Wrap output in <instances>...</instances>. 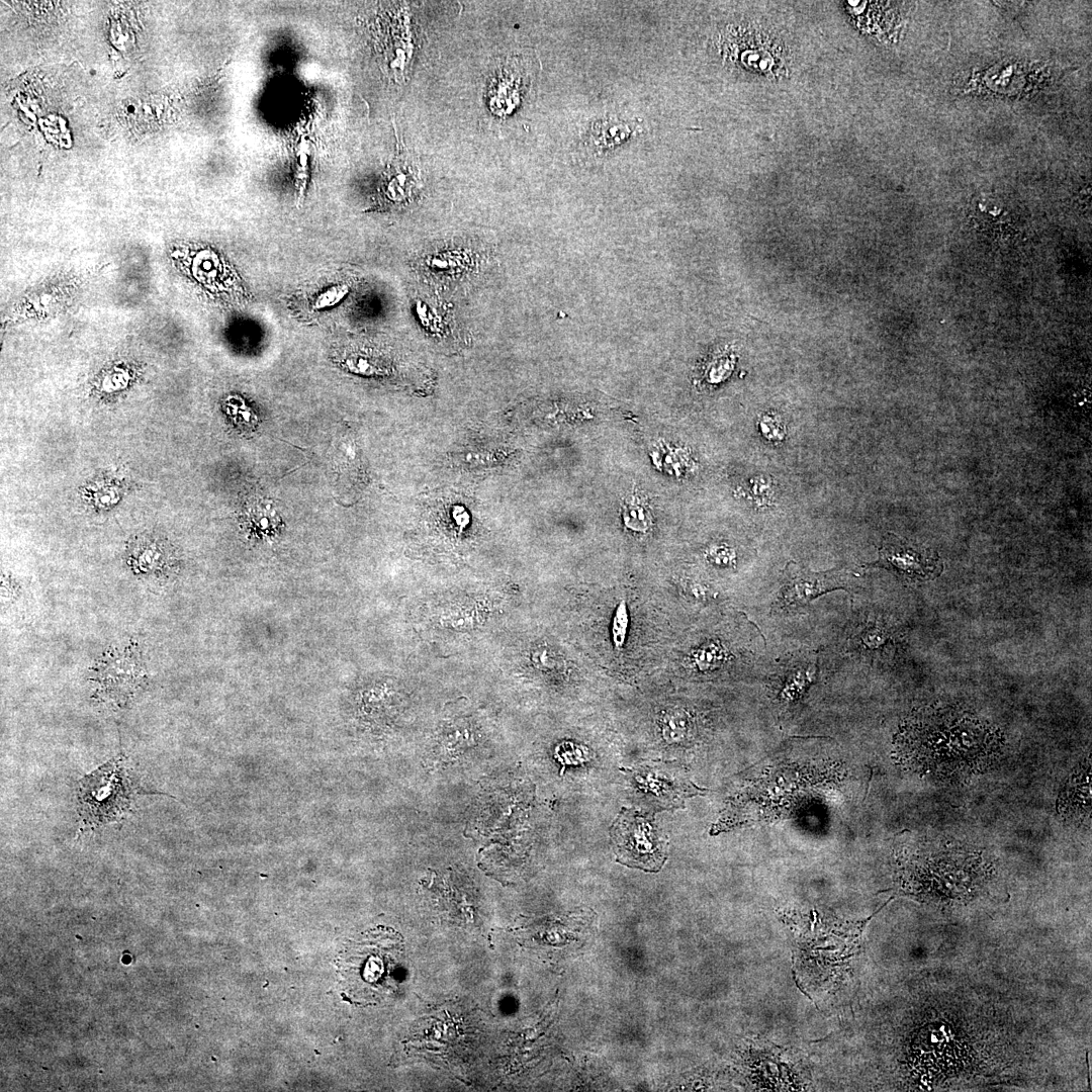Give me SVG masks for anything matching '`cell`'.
Returning a JSON list of instances; mask_svg holds the SVG:
<instances>
[{
  "label": "cell",
  "instance_id": "6da1fadb",
  "mask_svg": "<svg viewBox=\"0 0 1092 1092\" xmlns=\"http://www.w3.org/2000/svg\"><path fill=\"white\" fill-rule=\"evenodd\" d=\"M1001 750L1002 737L996 728L952 707L917 710L895 739V755L904 767L948 781L982 772Z\"/></svg>",
  "mask_w": 1092,
  "mask_h": 1092
},
{
  "label": "cell",
  "instance_id": "7a4b0ae2",
  "mask_svg": "<svg viewBox=\"0 0 1092 1092\" xmlns=\"http://www.w3.org/2000/svg\"><path fill=\"white\" fill-rule=\"evenodd\" d=\"M402 950L401 937L385 927L370 929L349 941L338 959L347 998L363 1005L383 998L392 987Z\"/></svg>",
  "mask_w": 1092,
  "mask_h": 1092
},
{
  "label": "cell",
  "instance_id": "3957f363",
  "mask_svg": "<svg viewBox=\"0 0 1092 1092\" xmlns=\"http://www.w3.org/2000/svg\"><path fill=\"white\" fill-rule=\"evenodd\" d=\"M141 794H157L135 784L124 755H118L85 776L78 787L81 828H95L116 821Z\"/></svg>",
  "mask_w": 1092,
  "mask_h": 1092
},
{
  "label": "cell",
  "instance_id": "277c9868",
  "mask_svg": "<svg viewBox=\"0 0 1092 1092\" xmlns=\"http://www.w3.org/2000/svg\"><path fill=\"white\" fill-rule=\"evenodd\" d=\"M617 861L656 873L667 858V841L652 814L622 808L611 829Z\"/></svg>",
  "mask_w": 1092,
  "mask_h": 1092
},
{
  "label": "cell",
  "instance_id": "5b68a950",
  "mask_svg": "<svg viewBox=\"0 0 1092 1092\" xmlns=\"http://www.w3.org/2000/svg\"><path fill=\"white\" fill-rule=\"evenodd\" d=\"M837 588L845 589V573L813 572L797 564L788 565L774 608L791 611L807 605L818 596Z\"/></svg>",
  "mask_w": 1092,
  "mask_h": 1092
},
{
  "label": "cell",
  "instance_id": "8992f818",
  "mask_svg": "<svg viewBox=\"0 0 1092 1092\" xmlns=\"http://www.w3.org/2000/svg\"><path fill=\"white\" fill-rule=\"evenodd\" d=\"M134 647L130 645L123 651L110 652L100 658L94 680L99 682L103 697L114 700L117 695L118 700H126L141 686L145 669Z\"/></svg>",
  "mask_w": 1092,
  "mask_h": 1092
},
{
  "label": "cell",
  "instance_id": "52a82bcc",
  "mask_svg": "<svg viewBox=\"0 0 1092 1092\" xmlns=\"http://www.w3.org/2000/svg\"><path fill=\"white\" fill-rule=\"evenodd\" d=\"M892 569L901 576L915 580L934 577L941 570L935 552L920 549L889 534L879 549V560L874 563Z\"/></svg>",
  "mask_w": 1092,
  "mask_h": 1092
},
{
  "label": "cell",
  "instance_id": "ba28073f",
  "mask_svg": "<svg viewBox=\"0 0 1092 1092\" xmlns=\"http://www.w3.org/2000/svg\"><path fill=\"white\" fill-rule=\"evenodd\" d=\"M633 777L638 788L663 809L682 807L687 797L706 791L667 764L640 766L633 771Z\"/></svg>",
  "mask_w": 1092,
  "mask_h": 1092
},
{
  "label": "cell",
  "instance_id": "9c48e42d",
  "mask_svg": "<svg viewBox=\"0 0 1092 1092\" xmlns=\"http://www.w3.org/2000/svg\"><path fill=\"white\" fill-rule=\"evenodd\" d=\"M421 186L420 171L403 145L397 143L396 157L386 170L380 187L386 204L401 205L412 200Z\"/></svg>",
  "mask_w": 1092,
  "mask_h": 1092
},
{
  "label": "cell",
  "instance_id": "30bf717a",
  "mask_svg": "<svg viewBox=\"0 0 1092 1092\" xmlns=\"http://www.w3.org/2000/svg\"><path fill=\"white\" fill-rule=\"evenodd\" d=\"M1090 763H1084L1066 782L1058 801V810L1065 818L1078 823L1090 818Z\"/></svg>",
  "mask_w": 1092,
  "mask_h": 1092
},
{
  "label": "cell",
  "instance_id": "8fae6325",
  "mask_svg": "<svg viewBox=\"0 0 1092 1092\" xmlns=\"http://www.w3.org/2000/svg\"><path fill=\"white\" fill-rule=\"evenodd\" d=\"M520 84L521 80L511 70V64L495 72L488 87L489 107L494 114L502 116L512 111L518 101Z\"/></svg>",
  "mask_w": 1092,
  "mask_h": 1092
},
{
  "label": "cell",
  "instance_id": "7c38bea8",
  "mask_svg": "<svg viewBox=\"0 0 1092 1092\" xmlns=\"http://www.w3.org/2000/svg\"><path fill=\"white\" fill-rule=\"evenodd\" d=\"M621 516L624 526L633 533L646 534L653 525V514L648 496L633 488L623 499Z\"/></svg>",
  "mask_w": 1092,
  "mask_h": 1092
},
{
  "label": "cell",
  "instance_id": "4fadbf2b",
  "mask_svg": "<svg viewBox=\"0 0 1092 1092\" xmlns=\"http://www.w3.org/2000/svg\"><path fill=\"white\" fill-rule=\"evenodd\" d=\"M650 457L657 469L672 477H682L694 467L691 455L684 448L664 441L654 445Z\"/></svg>",
  "mask_w": 1092,
  "mask_h": 1092
},
{
  "label": "cell",
  "instance_id": "5bb4252c",
  "mask_svg": "<svg viewBox=\"0 0 1092 1092\" xmlns=\"http://www.w3.org/2000/svg\"><path fill=\"white\" fill-rule=\"evenodd\" d=\"M247 515L250 523L259 530L270 529L275 522H278L273 505L265 499H256L252 503Z\"/></svg>",
  "mask_w": 1092,
  "mask_h": 1092
},
{
  "label": "cell",
  "instance_id": "9a60e30c",
  "mask_svg": "<svg viewBox=\"0 0 1092 1092\" xmlns=\"http://www.w3.org/2000/svg\"><path fill=\"white\" fill-rule=\"evenodd\" d=\"M663 730L670 739H681L690 729L689 717L682 711H670L663 719Z\"/></svg>",
  "mask_w": 1092,
  "mask_h": 1092
},
{
  "label": "cell",
  "instance_id": "2e32d148",
  "mask_svg": "<svg viewBox=\"0 0 1092 1092\" xmlns=\"http://www.w3.org/2000/svg\"><path fill=\"white\" fill-rule=\"evenodd\" d=\"M348 291L349 287L346 284L332 286L317 296L313 308L324 309L334 306L345 297Z\"/></svg>",
  "mask_w": 1092,
  "mask_h": 1092
},
{
  "label": "cell",
  "instance_id": "e0dca14e",
  "mask_svg": "<svg viewBox=\"0 0 1092 1092\" xmlns=\"http://www.w3.org/2000/svg\"><path fill=\"white\" fill-rule=\"evenodd\" d=\"M556 754L562 764L577 763L587 759L583 749L571 744H565L564 746L557 748Z\"/></svg>",
  "mask_w": 1092,
  "mask_h": 1092
},
{
  "label": "cell",
  "instance_id": "ac0fdd59",
  "mask_svg": "<svg viewBox=\"0 0 1092 1092\" xmlns=\"http://www.w3.org/2000/svg\"><path fill=\"white\" fill-rule=\"evenodd\" d=\"M761 432L770 439H780L783 436L781 424L774 418H762L760 421Z\"/></svg>",
  "mask_w": 1092,
  "mask_h": 1092
}]
</instances>
